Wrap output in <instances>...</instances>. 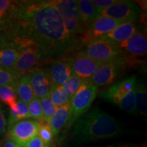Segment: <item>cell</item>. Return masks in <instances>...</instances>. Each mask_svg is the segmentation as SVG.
Instances as JSON below:
<instances>
[{"instance_id": "obj_22", "label": "cell", "mask_w": 147, "mask_h": 147, "mask_svg": "<svg viewBox=\"0 0 147 147\" xmlns=\"http://www.w3.org/2000/svg\"><path fill=\"white\" fill-rule=\"evenodd\" d=\"M31 118L29 113L28 105L26 103L22 102L19 99L17 100V106L13 109H10V115L8 123H7V127L10 128L18 121Z\"/></svg>"}, {"instance_id": "obj_5", "label": "cell", "mask_w": 147, "mask_h": 147, "mask_svg": "<svg viewBox=\"0 0 147 147\" xmlns=\"http://www.w3.org/2000/svg\"><path fill=\"white\" fill-rule=\"evenodd\" d=\"M55 5L59 12L66 30L71 38L75 39L77 35L83 34L86 26L82 23L79 14L76 1L57 0Z\"/></svg>"}, {"instance_id": "obj_20", "label": "cell", "mask_w": 147, "mask_h": 147, "mask_svg": "<svg viewBox=\"0 0 147 147\" xmlns=\"http://www.w3.org/2000/svg\"><path fill=\"white\" fill-rule=\"evenodd\" d=\"M135 114L146 117L147 112V91L144 82L136 81L135 89Z\"/></svg>"}, {"instance_id": "obj_24", "label": "cell", "mask_w": 147, "mask_h": 147, "mask_svg": "<svg viewBox=\"0 0 147 147\" xmlns=\"http://www.w3.org/2000/svg\"><path fill=\"white\" fill-rule=\"evenodd\" d=\"M49 97L57 108L70 103L71 100L64 90L63 86H53L49 93Z\"/></svg>"}, {"instance_id": "obj_16", "label": "cell", "mask_w": 147, "mask_h": 147, "mask_svg": "<svg viewBox=\"0 0 147 147\" xmlns=\"http://www.w3.org/2000/svg\"><path fill=\"white\" fill-rule=\"evenodd\" d=\"M137 31L136 24L133 22H125L122 23L110 32L101 37L97 40L109 42L111 44H119L125 41Z\"/></svg>"}, {"instance_id": "obj_15", "label": "cell", "mask_w": 147, "mask_h": 147, "mask_svg": "<svg viewBox=\"0 0 147 147\" xmlns=\"http://www.w3.org/2000/svg\"><path fill=\"white\" fill-rule=\"evenodd\" d=\"M115 45L124 54L127 53L134 57L144 56L147 52L146 36L138 31L125 41Z\"/></svg>"}, {"instance_id": "obj_6", "label": "cell", "mask_w": 147, "mask_h": 147, "mask_svg": "<svg viewBox=\"0 0 147 147\" xmlns=\"http://www.w3.org/2000/svg\"><path fill=\"white\" fill-rule=\"evenodd\" d=\"M126 58H119L112 61L100 63L90 80L97 89L111 85L128 67Z\"/></svg>"}, {"instance_id": "obj_19", "label": "cell", "mask_w": 147, "mask_h": 147, "mask_svg": "<svg viewBox=\"0 0 147 147\" xmlns=\"http://www.w3.org/2000/svg\"><path fill=\"white\" fill-rule=\"evenodd\" d=\"M19 52L15 48L7 45L0 46V67L13 71Z\"/></svg>"}, {"instance_id": "obj_25", "label": "cell", "mask_w": 147, "mask_h": 147, "mask_svg": "<svg viewBox=\"0 0 147 147\" xmlns=\"http://www.w3.org/2000/svg\"><path fill=\"white\" fill-rule=\"evenodd\" d=\"M82 81H83V79L72 74L69 76V78L67 79V81L64 83L63 85V89L66 93L68 95L71 100L74 95L76 94L77 91L80 88Z\"/></svg>"}, {"instance_id": "obj_12", "label": "cell", "mask_w": 147, "mask_h": 147, "mask_svg": "<svg viewBox=\"0 0 147 147\" xmlns=\"http://www.w3.org/2000/svg\"><path fill=\"white\" fill-rule=\"evenodd\" d=\"M100 64L89 58L84 51L78 52L71 57L72 74L83 80L91 78Z\"/></svg>"}, {"instance_id": "obj_37", "label": "cell", "mask_w": 147, "mask_h": 147, "mask_svg": "<svg viewBox=\"0 0 147 147\" xmlns=\"http://www.w3.org/2000/svg\"><path fill=\"white\" fill-rule=\"evenodd\" d=\"M0 147H1V141H0Z\"/></svg>"}, {"instance_id": "obj_23", "label": "cell", "mask_w": 147, "mask_h": 147, "mask_svg": "<svg viewBox=\"0 0 147 147\" xmlns=\"http://www.w3.org/2000/svg\"><path fill=\"white\" fill-rule=\"evenodd\" d=\"M17 94L16 86L5 85L0 87V101L13 109L17 106Z\"/></svg>"}, {"instance_id": "obj_29", "label": "cell", "mask_w": 147, "mask_h": 147, "mask_svg": "<svg viewBox=\"0 0 147 147\" xmlns=\"http://www.w3.org/2000/svg\"><path fill=\"white\" fill-rule=\"evenodd\" d=\"M38 136L46 144L52 146L55 135L47 122H40Z\"/></svg>"}, {"instance_id": "obj_14", "label": "cell", "mask_w": 147, "mask_h": 147, "mask_svg": "<svg viewBox=\"0 0 147 147\" xmlns=\"http://www.w3.org/2000/svg\"><path fill=\"white\" fill-rule=\"evenodd\" d=\"M26 76L30 80L35 96L40 100L49 96L52 83L45 69L37 67L27 73Z\"/></svg>"}, {"instance_id": "obj_32", "label": "cell", "mask_w": 147, "mask_h": 147, "mask_svg": "<svg viewBox=\"0 0 147 147\" xmlns=\"http://www.w3.org/2000/svg\"><path fill=\"white\" fill-rule=\"evenodd\" d=\"M7 133V121L2 108L0 106V138L5 136Z\"/></svg>"}, {"instance_id": "obj_34", "label": "cell", "mask_w": 147, "mask_h": 147, "mask_svg": "<svg viewBox=\"0 0 147 147\" xmlns=\"http://www.w3.org/2000/svg\"><path fill=\"white\" fill-rule=\"evenodd\" d=\"M1 147H22L20 146L19 144H18L17 143L14 142L10 138H8V137H6L3 140L2 144L1 145Z\"/></svg>"}, {"instance_id": "obj_31", "label": "cell", "mask_w": 147, "mask_h": 147, "mask_svg": "<svg viewBox=\"0 0 147 147\" xmlns=\"http://www.w3.org/2000/svg\"><path fill=\"white\" fill-rule=\"evenodd\" d=\"M23 147H52V146L46 144L37 136L27 142Z\"/></svg>"}, {"instance_id": "obj_17", "label": "cell", "mask_w": 147, "mask_h": 147, "mask_svg": "<svg viewBox=\"0 0 147 147\" xmlns=\"http://www.w3.org/2000/svg\"><path fill=\"white\" fill-rule=\"evenodd\" d=\"M69 113H70V103L58 108L49 119L48 124L55 136L60 133L62 128L65 127L69 120Z\"/></svg>"}, {"instance_id": "obj_9", "label": "cell", "mask_w": 147, "mask_h": 147, "mask_svg": "<svg viewBox=\"0 0 147 147\" xmlns=\"http://www.w3.org/2000/svg\"><path fill=\"white\" fill-rule=\"evenodd\" d=\"M40 121L26 119L19 121L8 128L7 136L23 147L30 140L38 136Z\"/></svg>"}, {"instance_id": "obj_26", "label": "cell", "mask_w": 147, "mask_h": 147, "mask_svg": "<svg viewBox=\"0 0 147 147\" xmlns=\"http://www.w3.org/2000/svg\"><path fill=\"white\" fill-rule=\"evenodd\" d=\"M20 77L21 76L14 71L0 67V87L5 85L16 86Z\"/></svg>"}, {"instance_id": "obj_36", "label": "cell", "mask_w": 147, "mask_h": 147, "mask_svg": "<svg viewBox=\"0 0 147 147\" xmlns=\"http://www.w3.org/2000/svg\"><path fill=\"white\" fill-rule=\"evenodd\" d=\"M1 18H2V17H1V14H0V21H1Z\"/></svg>"}, {"instance_id": "obj_33", "label": "cell", "mask_w": 147, "mask_h": 147, "mask_svg": "<svg viewBox=\"0 0 147 147\" xmlns=\"http://www.w3.org/2000/svg\"><path fill=\"white\" fill-rule=\"evenodd\" d=\"M11 2L12 1H8V0H0V14H1V17L4 16V14L10 8Z\"/></svg>"}, {"instance_id": "obj_1", "label": "cell", "mask_w": 147, "mask_h": 147, "mask_svg": "<svg viewBox=\"0 0 147 147\" xmlns=\"http://www.w3.org/2000/svg\"><path fill=\"white\" fill-rule=\"evenodd\" d=\"M4 15L7 46L18 51L33 46L40 51L42 61L63 55L74 47L64 26L55 1H12Z\"/></svg>"}, {"instance_id": "obj_28", "label": "cell", "mask_w": 147, "mask_h": 147, "mask_svg": "<svg viewBox=\"0 0 147 147\" xmlns=\"http://www.w3.org/2000/svg\"><path fill=\"white\" fill-rule=\"evenodd\" d=\"M40 100H41L42 104L43 121L48 123L49 119H51V117L55 113V111L57 110L58 108L53 104L49 96L44 97Z\"/></svg>"}, {"instance_id": "obj_27", "label": "cell", "mask_w": 147, "mask_h": 147, "mask_svg": "<svg viewBox=\"0 0 147 147\" xmlns=\"http://www.w3.org/2000/svg\"><path fill=\"white\" fill-rule=\"evenodd\" d=\"M27 105H28L29 113L31 118L40 121V122H44L40 99L35 97L32 102H29Z\"/></svg>"}, {"instance_id": "obj_2", "label": "cell", "mask_w": 147, "mask_h": 147, "mask_svg": "<svg viewBox=\"0 0 147 147\" xmlns=\"http://www.w3.org/2000/svg\"><path fill=\"white\" fill-rule=\"evenodd\" d=\"M122 124L113 116L95 108L75 123L71 136L79 143L96 142L122 134Z\"/></svg>"}, {"instance_id": "obj_7", "label": "cell", "mask_w": 147, "mask_h": 147, "mask_svg": "<svg viewBox=\"0 0 147 147\" xmlns=\"http://www.w3.org/2000/svg\"><path fill=\"white\" fill-rule=\"evenodd\" d=\"M83 51L89 58L99 63L112 61L124 57V53L115 44L97 40L86 44V49Z\"/></svg>"}, {"instance_id": "obj_35", "label": "cell", "mask_w": 147, "mask_h": 147, "mask_svg": "<svg viewBox=\"0 0 147 147\" xmlns=\"http://www.w3.org/2000/svg\"><path fill=\"white\" fill-rule=\"evenodd\" d=\"M105 147H138L133 144H129V143H124V144H113L110 145V146H105Z\"/></svg>"}, {"instance_id": "obj_11", "label": "cell", "mask_w": 147, "mask_h": 147, "mask_svg": "<svg viewBox=\"0 0 147 147\" xmlns=\"http://www.w3.org/2000/svg\"><path fill=\"white\" fill-rule=\"evenodd\" d=\"M18 52L19 55L13 71L20 76H26L27 73L36 68L42 61L41 54L36 47L29 46L22 48Z\"/></svg>"}, {"instance_id": "obj_21", "label": "cell", "mask_w": 147, "mask_h": 147, "mask_svg": "<svg viewBox=\"0 0 147 147\" xmlns=\"http://www.w3.org/2000/svg\"><path fill=\"white\" fill-rule=\"evenodd\" d=\"M16 90L18 99L27 104L36 97L30 80L27 76L20 77L16 84Z\"/></svg>"}, {"instance_id": "obj_13", "label": "cell", "mask_w": 147, "mask_h": 147, "mask_svg": "<svg viewBox=\"0 0 147 147\" xmlns=\"http://www.w3.org/2000/svg\"><path fill=\"white\" fill-rule=\"evenodd\" d=\"M53 86H63L72 74L71 57L61 58L51 64L46 71Z\"/></svg>"}, {"instance_id": "obj_8", "label": "cell", "mask_w": 147, "mask_h": 147, "mask_svg": "<svg viewBox=\"0 0 147 147\" xmlns=\"http://www.w3.org/2000/svg\"><path fill=\"white\" fill-rule=\"evenodd\" d=\"M140 8L134 1L118 0L111 6L99 13V17H106L124 22L134 23L138 18Z\"/></svg>"}, {"instance_id": "obj_3", "label": "cell", "mask_w": 147, "mask_h": 147, "mask_svg": "<svg viewBox=\"0 0 147 147\" xmlns=\"http://www.w3.org/2000/svg\"><path fill=\"white\" fill-rule=\"evenodd\" d=\"M136 76H132L112 84L107 89L100 91L103 100L117 106L126 113L135 114V89Z\"/></svg>"}, {"instance_id": "obj_18", "label": "cell", "mask_w": 147, "mask_h": 147, "mask_svg": "<svg viewBox=\"0 0 147 147\" xmlns=\"http://www.w3.org/2000/svg\"><path fill=\"white\" fill-rule=\"evenodd\" d=\"M77 1L78 9L82 23L86 27L91 22L99 18L97 8L90 0H79Z\"/></svg>"}, {"instance_id": "obj_30", "label": "cell", "mask_w": 147, "mask_h": 147, "mask_svg": "<svg viewBox=\"0 0 147 147\" xmlns=\"http://www.w3.org/2000/svg\"><path fill=\"white\" fill-rule=\"evenodd\" d=\"M118 0H93L92 2L97 8V11L100 13L101 11L105 10L108 7L111 6L114 3L117 2Z\"/></svg>"}, {"instance_id": "obj_4", "label": "cell", "mask_w": 147, "mask_h": 147, "mask_svg": "<svg viewBox=\"0 0 147 147\" xmlns=\"http://www.w3.org/2000/svg\"><path fill=\"white\" fill-rule=\"evenodd\" d=\"M97 93V88L90 80H83L81 85L70 102L69 118L65 127H70L87 111L93 104Z\"/></svg>"}, {"instance_id": "obj_10", "label": "cell", "mask_w": 147, "mask_h": 147, "mask_svg": "<svg viewBox=\"0 0 147 147\" xmlns=\"http://www.w3.org/2000/svg\"><path fill=\"white\" fill-rule=\"evenodd\" d=\"M124 21H117L113 18L99 17L87 25L84 32L80 36V40L86 44L98 40L101 37L109 34Z\"/></svg>"}]
</instances>
